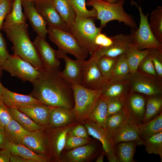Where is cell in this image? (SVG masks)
<instances>
[{"mask_svg": "<svg viewBox=\"0 0 162 162\" xmlns=\"http://www.w3.org/2000/svg\"><path fill=\"white\" fill-rule=\"evenodd\" d=\"M32 84L33 89L29 94L44 104L51 107L73 108L72 88L70 83L61 76L58 68L41 71Z\"/></svg>", "mask_w": 162, "mask_h": 162, "instance_id": "obj_1", "label": "cell"}, {"mask_svg": "<svg viewBox=\"0 0 162 162\" xmlns=\"http://www.w3.org/2000/svg\"><path fill=\"white\" fill-rule=\"evenodd\" d=\"M26 22L2 29L12 43L14 54L30 63L40 71L45 70L37 50L29 37Z\"/></svg>", "mask_w": 162, "mask_h": 162, "instance_id": "obj_2", "label": "cell"}, {"mask_svg": "<svg viewBox=\"0 0 162 162\" xmlns=\"http://www.w3.org/2000/svg\"><path fill=\"white\" fill-rule=\"evenodd\" d=\"M124 2L125 0H118L115 3H111L103 0H87L86 5L92 6L96 10V19L100 20V27L102 28L108 22L115 20L123 22L131 28H137L135 20L124 9Z\"/></svg>", "mask_w": 162, "mask_h": 162, "instance_id": "obj_3", "label": "cell"}, {"mask_svg": "<svg viewBox=\"0 0 162 162\" xmlns=\"http://www.w3.org/2000/svg\"><path fill=\"white\" fill-rule=\"evenodd\" d=\"M70 84L74 101L71 110L75 122L81 123L88 118L101 97V90L90 89L80 85Z\"/></svg>", "mask_w": 162, "mask_h": 162, "instance_id": "obj_4", "label": "cell"}, {"mask_svg": "<svg viewBox=\"0 0 162 162\" xmlns=\"http://www.w3.org/2000/svg\"><path fill=\"white\" fill-rule=\"evenodd\" d=\"M94 19L76 18L73 26L69 30L82 48L91 55L95 50V38L102 29L95 26Z\"/></svg>", "mask_w": 162, "mask_h": 162, "instance_id": "obj_5", "label": "cell"}, {"mask_svg": "<svg viewBox=\"0 0 162 162\" xmlns=\"http://www.w3.org/2000/svg\"><path fill=\"white\" fill-rule=\"evenodd\" d=\"M125 79L130 87V94L137 93L145 96H162V79L138 70L129 73Z\"/></svg>", "mask_w": 162, "mask_h": 162, "instance_id": "obj_6", "label": "cell"}, {"mask_svg": "<svg viewBox=\"0 0 162 162\" xmlns=\"http://www.w3.org/2000/svg\"><path fill=\"white\" fill-rule=\"evenodd\" d=\"M47 26L49 39L58 46V49L73 55L76 59L84 60L87 58L88 54L71 33L50 25Z\"/></svg>", "mask_w": 162, "mask_h": 162, "instance_id": "obj_7", "label": "cell"}, {"mask_svg": "<svg viewBox=\"0 0 162 162\" xmlns=\"http://www.w3.org/2000/svg\"><path fill=\"white\" fill-rule=\"evenodd\" d=\"M138 10L140 18L139 28H132L130 34L132 43L140 50L152 48L162 49V44L159 42L152 33L149 25L148 14H145L142 8L134 2Z\"/></svg>", "mask_w": 162, "mask_h": 162, "instance_id": "obj_8", "label": "cell"}, {"mask_svg": "<svg viewBox=\"0 0 162 162\" xmlns=\"http://www.w3.org/2000/svg\"><path fill=\"white\" fill-rule=\"evenodd\" d=\"M1 67L2 70L8 72L11 76L16 77L23 82L28 81L32 83L41 73L30 63L14 54H9Z\"/></svg>", "mask_w": 162, "mask_h": 162, "instance_id": "obj_9", "label": "cell"}, {"mask_svg": "<svg viewBox=\"0 0 162 162\" xmlns=\"http://www.w3.org/2000/svg\"><path fill=\"white\" fill-rule=\"evenodd\" d=\"M77 123L75 122L68 125L58 128L49 126L44 128L51 161L61 162L62 153L64 149L68 131Z\"/></svg>", "mask_w": 162, "mask_h": 162, "instance_id": "obj_10", "label": "cell"}, {"mask_svg": "<svg viewBox=\"0 0 162 162\" xmlns=\"http://www.w3.org/2000/svg\"><path fill=\"white\" fill-rule=\"evenodd\" d=\"M81 123L86 128L89 135L98 140L102 145V150L109 162H118L117 159L116 144L106 129L92 122L88 119Z\"/></svg>", "mask_w": 162, "mask_h": 162, "instance_id": "obj_11", "label": "cell"}, {"mask_svg": "<svg viewBox=\"0 0 162 162\" xmlns=\"http://www.w3.org/2000/svg\"><path fill=\"white\" fill-rule=\"evenodd\" d=\"M97 60L93 56L85 60L81 70L80 85L87 89L101 90L106 80L98 64Z\"/></svg>", "mask_w": 162, "mask_h": 162, "instance_id": "obj_12", "label": "cell"}, {"mask_svg": "<svg viewBox=\"0 0 162 162\" xmlns=\"http://www.w3.org/2000/svg\"><path fill=\"white\" fill-rule=\"evenodd\" d=\"M33 2L47 25H50L69 32V28L56 10L52 0H36Z\"/></svg>", "mask_w": 162, "mask_h": 162, "instance_id": "obj_13", "label": "cell"}, {"mask_svg": "<svg viewBox=\"0 0 162 162\" xmlns=\"http://www.w3.org/2000/svg\"><path fill=\"white\" fill-rule=\"evenodd\" d=\"M145 97L141 94L133 93L127 99L125 114L128 122L140 126L142 124L145 114Z\"/></svg>", "mask_w": 162, "mask_h": 162, "instance_id": "obj_14", "label": "cell"}, {"mask_svg": "<svg viewBox=\"0 0 162 162\" xmlns=\"http://www.w3.org/2000/svg\"><path fill=\"white\" fill-rule=\"evenodd\" d=\"M113 43L110 46L99 48L91 56L97 60L102 56L112 57H117L125 53L130 45L132 43L130 34L121 33L110 37Z\"/></svg>", "mask_w": 162, "mask_h": 162, "instance_id": "obj_15", "label": "cell"}, {"mask_svg": "<svg viewBox=\"0 0 162 162\" xmlns=\"http://www.w3.org/2000/svg\"><path fill=\"white\" fill-rule=\"evenodd\" d=\"M56 56L58 59L62 58L65 62L64 70L60 71L61 76L70 83L80 85L82 68L85 60L71 59L67 53L59 49L56 50Z\"/></svg>", "mask_w": 162, "mask_h": 162, "instance_id": "obj_16", "label": "cell"}, {"mask_svg": "<svg viewBox=\"0 0 162 162\" xmlns=\"http://www.w3.org/2000/svg\"><path fill=\"white\" fill-rule=\"evenodd\" d=\"M33 44L36 48L45 69H58L60 62L56 56V50L53 49L45 39L37 35Z\"/></svg>", "mask_w": 162, "mask_h": 162, "instance_id": "obj_17", "label": "cell"}, {"mask_svg": "<svg viewBox=\"0 0 162 162\" xmlns=\"http://www.w3.org/2000/svg\"><path fill=\"white\" fill-rule=\"evenodd\" d=\"M24 14L29 22L33 31L38 35L46 39L48 33L47 24L35 8L33 2L22 0Z\"/></svg>", "mask_w": 162, "mask_h": 162, "instance_id": "obj_18", "label": "cell"}, {"mask_svg": "<svg viewBox=\"0 0 162 162\" xmlns=\"http://www.w3.org/2000/svg\"><path fill=\"white\" fill-rule=\"evenodd\" d=\"M21 144L26 146L34 153L46 157L51 161L50 155L44 129L32 132L26 135L22 139Z\"/></svg>", "mask_w": 162, "mask_h": 162, "instance_id": "obj_19", "label": "cell"}, {"mask_svg": "<svg viewBox=\"0 0 162 162\" xmlns=\"http://www.w3.org/2000/svg\"><path fill=\"white\" fill-rule=\"evenodd\" d=\"M101 97L106 100L110 98H126L130 94V85L125 79H109L101 89Z\"/></svg>", "mask_w": 162, "mask_h": 162, "instance_id": "obj_20", "label": "cell"}, {"mask_svg": "<svg viewBox=\"0 0 162 162\" xmlns=\"http://www.w3.org/2000/svg\"><path fill=\"white\" fill-rule=\"evenodd\" d=\"M98 149L93 144H87L69 150L61 159V162H87L97 156Z\"/></svg>", "mask_w": 162, "mask_h": 162, "instance_id": "obj_21", "label": "cell"}, {"mask_svg": "<svg viewBox=\"0 0 162 162\" xmlns=\"http://www.w3.org/2000/svg\"><path fill=\"white\" fill-rule=\"evenodd\" d=\"M139 126L127 122L110 133L115 144L123 142L135 141L142 145L139 137Z\"/></svg>", "mask_w": 162, "mask_h": 162, "instance_id": "obj_22", "label": "cell"}, {"mask_svg": "<svg viewBox=\"0 0 162 162\" xmlns=\"http://www.w3.org/2000/svg\"><path fill=\"white\" fill-rule=\"evenodd\" d=\"M51 107L43 103L25 106L17 109L35 123L45 128L49 125Z\"/></svg>", "mask_w": 162, "mask_h": 162, "instance_id": "obj_23", "label": "cell"}, {"mask_svg": "<svg viewBox=\"0 0 162 162\" xmlns=\"http://www.w3.org/2000/svg\"><path fill=\"white\" fill-rule=\"evenodd\" d=\"M2 99L4 104L9 108H16L26 106L43 104L30 94H19L5 88Z\"/></svg>", "mask_w": 162, "mask_h": 162, "instance_id": "obj_24", "label": "cell"}, {"mask_svg": "<svg viewBox=\"0 0 162 162\" xmlns=\"http://www.w3.org/2000/svg\"><path fill=\"white\" fill-rule=\"evenodd\" d=\"M75 122H76L71 110L62 106L51 107L48 126L61 127Z\"/></svg>", "mask_w": 162, "mask_h": 162, "instance_id": "obj_25", "label": "cell"}, {"mask_svg": "<svg viewBox=\"0 0 162 162\" xmlns=\"http://www.w3.org/2000/svg\"><path fill=\"white\" fill-rule=\"evenodd\" d=\"M57 12L69 30L73 26L76 15L70 0H52Z\"/></svg>", "mask_w": 162, "mask_h": 162, "instance_id": "obj_26", "label": "cell"}, {"mask_svg": "<svg viewBox=\"0 0 162 162\" xmlns=\"http://www.w3.org/2000/svg\"><path fill=\"white\" fill-rule=\"evenodd\" d=\"M5 148L8 150L11 154L21 156L26 159L31 160L34 162H48L50 161L47 158L38 154L22 144L12 143L8 140Z\"/></svg>", "mask_w": 162, "mask_h": 162, "instance_id": "obj_27", "label": "cell"}, {"mask_svg": "<svg viewBox=\"0 0 162 162\" xmlns=\"http://www.w3.org/2000/svg\"><path fill=\"white\" fill-rule=\"evenodd\" d=\"M149 53V49H139L133 43L125 52L126 61L130 73L136 71L142 59Z\"/></svg>", "mask_w": 162, "mask_h": 162, "instance_id": "obj_28", "label": "cell"}, {"mask_svg": "<svg viewBox=\"0 0 162 162\" xmlns=\"http://www.w3.org/2000/svg\"><path fill=\"white\" fill-rule=\"evenodd\" d=\"M138 143L132 141L121 142L116 144V156L118 162H135L134 156Z\"/></svg>", "mask_w": 162, "mask_h": 162, "instance_id": "obj_29", "label": "cell"}, {"mask_svg": "<svg viewBox=\"0 0 162 162\" xmlns=\"http://www.w3.org/2000/svg\"><path fill=\"white\" fill-rule=\"evenodd\" d=\"M4 133L9 142L16 144H21L23 138L31 133L25 130L12 118L5 126Z\"/></svg>", "mask_w": 162, "mask_h": 162, "instance_id": "obj_30", "label": "cell"}, {"mask_svg": "<svg viewBox=\"0 0 162 162\" xmlns=\"http://www.w3.org/2000/svg\"><path fill=\"white\" fill-rule=\"evenodd\" d=\"M139 137L142 141L162 132V112L148 122L139 126Z\"/></svg>", "mask_w": 162, "mask_h": 162, "instance_id": "obj_31", "label": "cell"}, {"mask_svg": "<svg viewBox=\"0 0 162 162\" xmlns=\"http://www.w3.org/2000/svg\"><path fill=\"white\" fill-rule=\"evenodd\" d=\"M145 97L146 109L142 124L154 118L162 112V96Z\"/></svg>", "mask_w": 162, "mask_h": 162, "instance_id": "obj_32", "label": "cell"}, {"mask_svg": "<svg viewBox=\"0 0 162 162\" xmlns=\"http://www.w3.org/2000/svg\"><path fill=\"white\" fill-rule=\"evenodd\" d=\"M22 0H14L11 12L5 17L1 30L14 24L26 22V19L22 12Z\"/></svg>", "mask_w": 162, "mask_h": 162, "instance_id": "obj_33", "label": "cell"}, {"mask_svg": "<svg viewBox=\"0 0 162 162\" xmlns=\"http://www.w3.org/2000/svg\"><path fill=\"white\" fill-rule=\"evenodd\" d=\"M9 109L12 118L17 122L26 130L32 133L44 129V128L35 123L28 116L17 109Z\"/></svg>", "mask_w": 162, "mask_h": 162, "instance_id": "obj_34", "label": "cell"}, {"mask_svg": "<svg viewBox=\"0 0 162 162\" xmlns=\"http://www.w3.org/2000/svg\"><path fill=\"white\" fill-rule=\"evenodd\" d=\"M150 29L156 39L162 44V6H158L151 13L149 22Z\"/></svg>", "mask_w": 162, "mask_h": 162, "instance_id": "obj_35", "label": "cell"}, {"mask_svg": "<svg viewBox=\"0 0 162 162\" xmlns=\"http://www.w3.org/2000/svg\"><path fill=\"white\" fill-rule=\"evenodd\" d=\"M106 101L101 97L88 119L93 122L105 128L107 116Z\"/></svg>", "mask_w": 162, "mask_h": 162, "instance_id": "obj_36", "label": "cell"}, {"mask_svg": "<svg viewBox=\"0 0 162 162\" xmlns=\"http://www.w3.org/2000/svg\"><path fill=\"white\" fill-rule=\"evenodd\" d=\"M142 145L149 154L158 155L162 162V132L142 141Z\"/></svg>", "mask_w": 162, "mask_h": 162, "instance_id": "obj_37", "label": "cell"}, {"mask_svg": "<svg viewBox=\"0 0 162 162\" xmlns=\"http://www.w3.org/2000/svg\"><path fill=\"white\" fill-rule=\"evenodd\" d=\"M130 72L125 52L118 57L112 76L110 79H124Z\"/></svg>", "mask_w": 162, "mask_h": 162, "instance_id": "obj_38", "label": "cell"}, {"mask_svg": "<svg viewBox=\"0 0 162 162\" xmlns=\"http://www.w3.org/2000/svg\"><path fill=\"white\" fill-rule=\"evenodd\" d=\"M76 15V18L83 19L89 18H96L97 13L93 7L91 10L86 8V0H70Z\"/></svg>", "mask_w": 162, "mask_h": 162, "instance_id": "obj_39", "label": "cell"}, {"mask_svg": "<svg viewBox=\"0 0 162 162\" xmlns=\"http://www.w3.org/2000/svg\"><path fill=\"white\" fill-rule=\"evenodd\" d=\"M117 57L104 56L97 60L98 67L106 80L110 79L112 76Z\"/></svg>", "mask_w": 162, "mask_h": 162, "instance_id": "obj_40", "label": "cell"}, {"mask_svg": "<svg viewBox=\"0 0 162 162\" xmlns=\"http://www.w3.org/2000/svg\"><path fill=\"white\" fill-rule=\"evenodd\" d=\"M127 98H112L105 100L107 107V116L122 112L125 113Z\"/></svg>", "mask_w": 162, "mask_h": 162, "instance_id": "obj_41", "label": "cell"}, {"mask_svg": "<svg viewBox=\"0 0 162 162\" xmlns=\"http://www.w3.org/2000/svg\"><path fill=\"white\" fill-rule=\"evenodd\" d=\"M127 122L125 112L115 114L107 117L105 128L110 134Z\"/></svg>", "mask_w": 162, "mask_h": 162, "instance_id": "obj_42", "label": "cell"}, {"mask_svg": "<svg viewBox=\"0 0 162 162\" xmlns=\"http://www.w3.org/2000/svg\"><path fill=\"white\" fill-rule=\"evenodd\" d=\"M149 54L156 72L159 77L162 79V49H149Z\"/></svg>", "mask_w": 162, "mask_h": 162, "instance_id": "obj_43", "label": "cell"}, {"mask_svg": "<svg viewBox=\"0 0 162 162\" xmlns=\"http://www.w3.org/2000/svg\"><path fill=\"white\" fill-rule=\"evenodd\" d=\"M91 139L71 136L67 135L64 148L66 150L74 149L90 143Z\"/></svg>", "mask_w": 162, "mask_h": 162, "instance_id": "obj_44", "label": "cell"}, {"mask_svg": "<svg viewBox=\"0 0 162 162\" xmlns=\"http://www.w3.org/2000/svg\"><path fill=\"white\" fill-rule=\"evenodd\" d=\"M137 70L146 74L158 77L149 53L141 61Z\"/></svg>", "mask_w": 162, "mask_h": 162, "instance_id": "obj_45", "label": "cell"}, {"mask_svg": "<svg viewBox=\"0 0 162 162\" xmlns=\"http://www.w3.org/2000/svg\"><path fill=\"white\" fill-rule=\"evenodd\" d=\"M12 118L8 108L0 99V130L4 132L5 126Z\"/></svg>", "mask_w": 162, "mask_h": 162, "instance_id": "obj_46", "label": "cell"}, {"mask_svg": "<svg viewBox=\"0 0 162 162\" xmlns=\"http://www.w3.org/2000/svg\"><path fill=\"white\" fill-rule=\"evenodd\" d=\"M67 135L69 136L91 139L89 137V134L86 128L83 124L80 123H77L72 127L68 131Z\"/></svg>", "mask_w": 162, "mask_h": 162, "instance_id": "obj_47", "label": "cell"}, {"mask_svg": "<svg viewBox=\"0 0 162 162\" xmlns=\"http://www.w3.org/2000/svg\"><path fill=\"white\" fill-rule=\"evenodd\" d=\"M12 2L11 0H0V32L5 17L11 10Z\"/></svg>", "mask_w": 162, "mask_h": 162, "instance_id": "obj_48", "label": "cell"}, {"mask_svg": "<svg viewBox=\"0 0 162 162\" xmlns=\"http://www.w3.org/2000/svg\"><path fill=\"white\" fill-rule=\"evenodd\" d=\"M112 43V40L110 37H108L105 34L101 32L96 36L95 39V51L99 48L110 46Z\"/></svg>", "mask_w": 162, "mask_h": 162, "instance_id": "obj_49", "label": "cell"}, {"mask_svg": "<svg viewBox=\"0 0 162 162\" xmlns=\"http://www.w3.org/2000/svg\"><path fill=\"white\" fill-rule=\"evenodd\" d=\"M9 54L6 42L0 32V63L1 65L5 62Z\"/></svg>", "mask_w": 162, "mask_h": 162, "instance_id": "obj_50", "label": "cell"}, {"mask_svg": "<svg viewBox=\"0 0 162 162\" xmlns=\"http://www.w3.org/2000/svg\"><path fill=\"white\" fill-rule=\"evenodd\" d=\"M11 153L8 149H0V162H9Z\"/></svg>", "mask_w": 162, "mask_h": 162, "instance_id": "obj_51", "label": "cell"}, {"mask_svg": "<svg viewBox=\"0 0 162 162\" xmlns=\"http://www.w3.org/2000/svg\"><path fill=\"white\" fill-rule=\"evenodd\" d=\"M10 162H34L33 161L31 160L27 159L18 155L11 154L10 157Z\"/></svg>", "mask_w": 162, "mask_h": 162, "instance_id": "obj_52", "label": "cell"}, {"mask_svg": "<svg viewBox=\"0 0 162 162\" xmlns=\"http://www.w3.org/2000/svg\"><path fill=\"white\" fill-rule=\"evenodd\" d=\"M8 141L4 133L0 130V149L5 148Z\"/></svg>", "mask_w": 162, "mask_h": 162, "instance_id": "obj_53", "label": "cell"}, {"mask_svg": "<svg viewBox=\"0 0 162 162\" xmlns=\"http://www.w3.org/2000/svg\"><path fill=\"white\" fill-rule=\"evenodd\" d=\"M2 69L1 66H0V99H2L3 94L5 88V87L2 85L0 81V79L2 74Z\"/></svg>", "mask_w": 162, "mask_h": 162, "instance_id": "obj_54", "label": "cell"}, {"mask_svg": "<svg viewBox=\"0 0 162 162\" xmlns=\"http://www.w3.org/2000/svg\"><path fill=\"white\" fill-rule=\"evenodd\" d=\"M106 155V154L103 150L101 152L99 155L96 161V162H103L104 158V156Z\"/></svg>", "mask_w": 162, "mask_h": 162, "instance_id": "obj_55", "label": "cell"}, {"mask_svg": "<svg viewBox=\"0 0 162 162\" xmlns=\"http://www.w3.org/2000/svg\"><path fill=\"white\" fill-rule=\"evenodd\" d=\"M118 0H108L107 2L111 3H114L117 2Z\"/></svg>", "mask_w": 162, "mask_h": 162, "instance_id": "obj_56", "label": "cell"}, {"mask_svg": "<svg viewBox=\"0 0 162 162\" xmlns=\"http://www.w3.org/2000/svg\"><path fill=\"white\" fill-rule=\"evenodd\" d=\"M27 0L33 2V1H35V0Z\"/></svg>", "mask_w": 162, "mask_h": 162, "instance_id": "obj_57", "label": "cell"}, {"mask_svg": "<svg viewBox=\"0 0 162 162\" xmlns=\"http://www.w3.org/2000/svg\"><path fill=\"white\" fill-rule=\"evenodd\" d=\"M103 0L104 1H105L107 2L108 0Z\"/></svg>", "mask_w": 162, "mask_h": 162, "instance_id": "obj_58", "label": "cell"}, {"mask_svg": "<svg viewBox=\"0 0 162 162\" xmlns=\"http://www.w3.org/2000/svg\"><path fill=\"white\" fill-rule=\"evenodd\" d=\"M1 65V64L0 63V66Z\"/></svg>", "mask_w": 162, "mask_h": 162, "instance_id": "obj_59", "label": "cell"}, {"mask_svg": "<svg viewBox=\"0 0 162 162\" xmlns=\"http://www.w3.org/2000/svg\"><path fill=\"white\" fill-rule=\"evenodd\" d=\"M11 0V1H12L13 0Z\"/></svg>", "mask_w": 162, "mask_h": 162, "instance_id": "obj_60", "label": "cell"}]
</instances>
